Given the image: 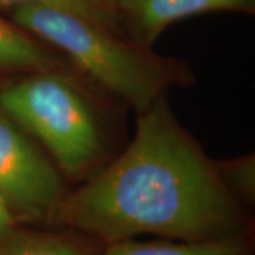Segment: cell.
I'll use <instances>...</instances> for the list:
<instances>
[{"label":"cell","mask_w":255,"mask_h":255,"mask_svg":"<svg viewBox=\"0 0 255 255\" xmlns=\"http://www.w3.org/2000/svg\"><path fill=\"white\" fill-rule=\"evenodd\" d=\"M248 221L243 201L163 95L137 114L127 149L65 194L51 223L111 244L140 236L223 240L250 230Z\"/></svg>","instance_id":"6da1fadb"},{"label":"cell","mask_w":255,"mask_h":255,"mask_svg":"<svg viewBox=\"0 0 255 255\" xmlns=\"http://www.w3.org/2000/svg\"><path fill=\"white\" fill-rule=\"evenodd\" d=\"M9 13L14 24L71 61L137 114L189 77L180 63L149 54L125 37L73 11L24 6Z\"/></svg>","instance_id":"7a4b0ae2"},{"label":"cell","mask_w":255,"mask_h":255,"mask_svg":"<svg viewBox=\"0 0 255 255\" xmlns=\"http://www.w3.org/2000/svg\"><path fill=\"white\" fill-rule=\"evenodd\" d=\"M0 108L73 179L91 174L105 155L102 125L90 98L61 70L23 74L0 90Z\"/></svg>","instance_id":"3957f363"},{"label":"cell","mask_w":255,"mask_h":255,"mask_svg":"<svg viewBox=\"0 0 255 255\" xmlns=\"http://www.w3.org/2000/svg\"><path fill=\"white\" fill-rule=\"evenodd\" d=\"M68 191L43 147L0 108V196L30 223H51Z\"/></svg>","instance_id":"277c9868"},{"label":"cell","mask_w":255,"mask_h":255,"mask_svg":"<svg viewBox=\"0 0 255 255\" xmlns=\"http://www.w3.org/2000/svg\"><path fill=\"white\" fill-rule=\"evenodd\" d=\"M139 46L149 47L166 27L183 18L210 11L254 13L255 0H121L117 6Z\"/></svg>","instance_id":"5b68a950"},{"label":"cell","mask_w":255,"mask_h":255,"mask_svg":"<svg viewBox=\"0 0 255 255\" xmlns=\"http://www.w3.org/2000/svg\"><path fill=\"white\" fill-rule=\"evenodd\" d=\"M64 60L53 48L11 20L0 17V74L63 70Z\"/></svg>","instance_id":"8992f818"},{"label":"cell","mask_w":255,"mask_h":255,"mask_svg":"<svg viewBox=\"0 0 255 255\" xmlns=\"http://www.w3.org/2000/svg\"><path fill=\"white\" fill-rule=\"evenodd\" d=\"M94 255H253V241L250 230L234 237L199 243L163 238L136 241L133 238L107 244Z\"/></svg>","instance_id":"52a82bcc"},{"label":"cell","mask_w":255,"mask_h":255,"mask_svg":"<svg viewBox=\"0 0 255 255\" xmlns=\"http://www.w3.org/2000/svg\"><path fill=\"white\" fill-rule=\"evenodd\" d=\"M20 230L0 243V255H94L85 236Z\"/></svg>","instance_id":"ba28073f"},{"label":"cell","mask_w":255,"mask_h":255,"mask_svg":"<svg viewBox=\"0 0 255 255\" xmlns=\"http://www.w3.org/2000/svg\"><path fill=\"white\" fill-rule=\"evenodd\" d=\"M24 6H47L77 13L107 27L121 37H125L124 26L117 11L107 9L94 0H0V10H11Z\"/></svg>","instance_id":"9c48e42d"},{"label":"cell","mask_w":255,"mask_h":255,"mask_svg":"<svg viewBox=\"0 0 255 255\" xmlns=\"http://www.w3.org/2000/svg\"><path fill=\"white\" fill-rule=\"evenodd\" d=\"M219 173L227 187L237 196L240 201L254 200L255 194V163L254 155L240 159L216 163Z\"/></svg>","instance_id":"30bf717a"},{"label":"cell","mask_w":255,"mask_h":255,"mask_svg":"<svg viewBox=\"0 0 255 255\" xmlns=\"http://www.w3.org/2000/svg\"><path fill=\"white\" fill-rule=\"evenodd\" d=\"M17 216L10 209L6 200L0 196V243L9 238L18 228Z\"/></svg>","instance_id":"8fae6325"},{"label":"cell","mask_w":255,"mask_h":255,"mask_svg":"<svg viewBox=\"0 0 255 255\" xmlns=\"http://www.w3.org/2000/svg\"><path fill=\"white\" fill-rule=\"evenodd\" d=\"M95 3H98L101 6H104V7H107V9L112 10V11H117L118 13V10H117V4H118V1L117 0H94Z\"/></svg>","instance_id":"7c38bea8"},{"label":"cell","mask_w":255,"mask_h":255,"mask_svg":"<svg viewBox=\"0 0 255 255\" xmlns=\"http://www.w3.org/2000/svg\"><path fill=\"white\" fill-rule=\"evenodd\" d=\"M117 1H118V3H119V1H121V0H117ZM117 6H118V4H117Z\"/></svg>","instance_id":"4fadbf2b"}]
</instances>
